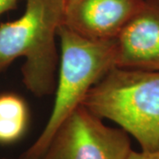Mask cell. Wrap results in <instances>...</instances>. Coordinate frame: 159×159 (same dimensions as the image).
I'll list each match as a JSON object with an SVG mask.
<instances>
[{
	"mask_svg": "<svg viewBox=\"0 0 159 159\" xmlns=\"http://www.w3.org/2000/svg\"><path fill=\"white\" fill-rule=\"evenodd\" d=\"M23 14L0 24V73L24 57L22 81L35 97L56 89L59 55L56 39L64 21L65 0H25Z\"/></svg>",
	"mask_w": 159,
	"mask_h": 159,
	"instance_id": "6da1fadb",
	"label": "cell"
},
{
	"mask_svg": "<svg viewBox=\"0 0 159 159\" xmlns=\"http://www.w3.org/2000/svg\"><path fill=\"white\" fill-rule=\"evenodd\" d=\"M57 38L60 56L51 113L37 140L19 159H40L63 121L82 104L92 87L115 66L114 40L87 39L63 24Z\"/></svg>",
	"mask_w": 159,
	"mask_h": 159,
	"instance_id": "3957f363",
	"label": "cell"
},
{
	"mask_svg": "<svg viewBox=\"0 0 159 159\" xmlns=\"http://www.w3.org/2000/svg\"><path fill=\"white\" fill-rule=\"evenodd\" d=\"M29 107L22 97L12 93L0 95V144H11L26 133Z\"/></svg>",
	"mask_w": 159,
	"mask_h": 159,
	"instance_id": "52a82bcc",
	"label": "cell"
},
{
	"mask_svg": "<svg viewBox=\"0 0 159 159\" xmlns=\"http://www.w3.org/2000/svg\"><path fill=\"white\" fill-rule=\"evenodd\" d=\"M82 105L118 124L141 150L159 149V71L114 66L92 87Z\"/></svg>",
	"mask_w": 159,
	"mask_h": 159,
	"instance_id": "7a4b0ae2",
	"label": "cell"
},
{
	"mask_svg": "<svg viewBox=\"0 0 159 159\" xmlns=\"http://www.w3.org/2000/svg\"><path fill=\"white\" fill-rule=\"evenodd\" d=\"M143 1L65 0L63 25L87 39L115 40Z\"/></svg>",
	"mask_w": 159,
	"mask_h": 159,
	"instance_id": "5b68a950",
	"label": "cell"
},
{
	"mask_svg": "<svg viewBox=\"0 0 159 159\" xmlns=\"http://www.w3.org/2000/svg\"><path fill=\"white\" fill-rule=\"evenodd\" d=\"M127 159H159V149L155 151H136L132 149Z\"/></svg>",
	"mask_w": 159,
	"mask_h": 159,
	"instance_id": "ba28073f",
	"label": "cell"
},
{
	"mask_svg": "<svg viewBox=\"0 0 159 159\" xmlns=\"http://www.w3.org/2000/svg\"><path fill=\"white\" fill-rule=\"evenodd\" d=\"M2 159H14V158H2ZM17 159H19V158H17Z\"/></svg>",
	"mask_w": 159,
	"mask_h": 159,
	"instance_id": "30bf717a",
	"label": "cell"
},
{
	"mask_svg": "<svg viewBox=\"0 0 159 159\" xmlns=\"http://www.w3.org/2000/svg\"><path fill=\"white\" fill-rule=\"evenodd\" d=\"M20 0H0V16L16 8Z\"/></svg>",
	"mask_w": 159,
	"mask_h": 159,
	"instance_id": "9c48e42d",
	"label": "cell"
},
{
	"mask_svg": "<svg viewBox=\"0 0 159 159\" xmlns=\"http://www.w3.org/2000/svg\"><path fill=\"white\" fill-rule=\"evenodd\" d=\"M129 134L104 125L82 104L59 125L40 159H127Z\"/></svg>",
	"mask_w": 159,
	"mask_h": 159,
	"instance_id": "277c9868",
	"label": "cell"
},
{
	"mask_svg": "<svg viewBox=\"0 0 159 159\" xmlns=\"http://www.w3.org/2000/svg\"><path fill=\"white\" fill-rule=\"evenodd\" d=\"M114 64L121 68L159 71V0H144L115 38Z\"/></svg>",
	"mask_w": 159,
	"mask_h": 159,
	"instance_id": "8992f818",
	"label": "cell"
}]
</instances>
